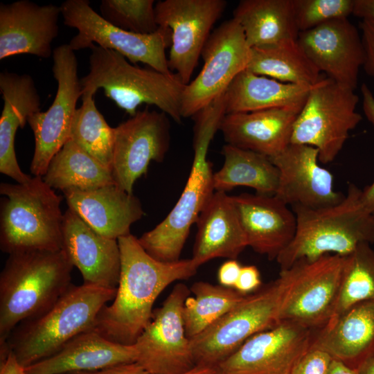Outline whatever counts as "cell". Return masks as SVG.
I'll return each mask as SVG.
<instances>
[{"label": "cell", "mask_w": 374, "mask_h": 374, "mask_svg": "<svg viewBox=\"0 0 374 374\" xmlns=\"http://www.w3.org/2000/svg\"><path fill=\"white\" fill-rule=\"evenodd\" d=\"M223 93L193 116L194 158L186 186L166 218L138 238L147 253L159 261L172 262L180 260L191 226L196 223L215 193L213 173L207 153L226 114Z\"/></svg>", "instance_id": "2"}, {"label": "cell", "mask_w": 374, "mask_h": 374, "mask_svg": "<svg viewBox=\"0 0 374 374\" xmlns=\"http://www.w3.org/2000/svg\"><path fill=\"white\" fill-rule=\"evenodd\" d=\"M0 374H26L25 369L17 362L15 356L10 352L6 358L1 361Z\"/></svg>", "instance_id": "45"}, {"label": "cell", "mask_w": 374, "mask_h": 374, "mask_svg": "<svg viewBox=\"0 0 374 374\" xmlns=\"http://www.w3.org/2000/svg\"><path fill=\"white\" fill-rule=\"evenodd\" d=\"M215 374H220L218 372H217Z\"/></svg>", "instance_id": "51"}, {"label": "cell", "mask_w": 374, "mask_h": 374, "mask_svg": "<svg viewBox=\"0 0 374 374\" xmlns=\"http://www.w3.org/2000/svg\"><path fill=\"white\" fill-rule=\"evenodd\" d=\"M52 57V71L57 83L55 98L47 111L28 118L35 138L30 166L33 176L44 175L51 159L69 139L77 102L82 95L75 51L65 44L56 47Z\"/></svg>", "instance_id": "11"}, {"label": "cell", "mask_w": 374, "mask_h": 374, "mask_svg": "<svg viewBox=\"0 0 374 374\" xmlns=\"http://www.w3.org/2000/svg\"><path fill=\"white\" fill-rule=\"evenodd\" d=\"M296 274V264L280 270L276 280L247 294L210 327L190 339L195 366L217 368L247 339L277 325Z\"/></svg>", "instance_id": "7"}, {"label": "cell", "mask_w": 374, "mask_h": 374, "mask_svg": "<svg viewBox=\"0 0 374 374\" xmlns=\"http://www.w3.org/2000/svg\"><path fill=\"white\" fill-rule=\"evenodd\" d=\"M328 374H359L357 369L333 359Z\"/></svg>", "instance_id": "47"}, {"label": "cell", "mask_w": 374, "mask_h": 374, "mask_svg": "<svg viewBox=\"0 0 374 374\" xmlns=\"http://www.w3.org/2000/svg\"><path fill=\"white\" fill-rule=\"evenodd\" d=\"M247 246L276 260L292 241L296 218L292 208L274 195L232 196Z\"/></svg>", "instance_id": "22"}, {"label": "cell", "mask_w": 374, "mask_h": 374, "mask_svg": "<svg viewBox=\"0 0 374 374\" xmlns=\"http://www.w3.org/2000/svg\"><path fill=\"white\" fill-rule=\"evenodd\" d=\"M116 291L71 285L45 312L20 323L0 348L12 352L24 368L49 357L76 335L92 330L100 310L114 299Z\"/></svg>", "instance_id": "5"}, {"label": "cell", "mask_w": 374, "mask_h": 374, "mask_svg": "<svg viewBox=\"0 0 374 374\" xmlns=\"http://www.w3.org/2000/svg\"><path fill=\"white\" fill-rule=\"evenodd\" d=\"M291 208L296 215V231L276 259L280 270L299 260L312 261L325 255L346 256L362 244L374 243V215L363 202L362 190L353 184L336 204Z\"/></svg>", "instance_id": "4"}, {"label": "cell", "mask_w": 374, "mask_h": 374, "mask_svg": "<svg viewBox=\"0 0 374 374\" xmlns=\"http://www.w3.org/2000/svg\"><path fill=\"white\" fill-rule=\"evenodd\" d=\"M242 267L237 260H228L221 265L217 271V280L220 285L233 288Z\"/></svg>", "instance_id": "42"}, {"label": "cell", "mask_w": 374, "mask_h": 374, "mask_svg": "<svg viewBox=\"0 0 374 374\" xmlns=\"http://www.w3.org/2000/svg\"><path fill=\"white\" fill-rule=\"evenodd\" d=\"M68 374H150L136 362L123 364L92 371H74Z\"/></svg>", "instance_id": "43"}, {"label": "cell", "mask_w": 374, "mask_h": 374, "mask_svg": "<svg viewBox=\"0 0 374 374\" xmlns=\"http://www.w3.org/2000/svg\"><path fill=\"white\" fill-rule=\"evenodd\" d=\"M89 71L80 79L82 92L95 94L99 89L130 116L140 105L157 107L177 123H181V102L186 84L172 73L130 63L120 53L93 44L89 47Z\"/></svg>", "instance_id": "6"}, {"label": "cell", "mask_w": 374, "mask_h": 374, "mask_svg": "<svg viewBox=\"0 0 374 374\" xmlns=\"http://www.w3.org/2000/svg\"><path fill=\"white\" fill-rule=\"evenodd\" d=\"M269 159L278 171L274 196L290 207L319 208L344 199V195L334 188L332 174L320 165L317 148L290 143Z\"/></svg>", "instance_id": "18"}, {"label": "cell", "mask_w": 374, "mask_h": 374, "mask_svg": "<svg viewBox=\"0 0 374 374\" xmlns=\"http://www.w3.org/2000/svg\"><path fill=\"white\" fill-rule=\"evenodd\" d=\"M201 56L204 66L182 93V118L193 116L226 91L234 78L247 69L251 48L240 25L232 18L211 33Z\"/></svg>", "instance_id": "12"}, {"label": "cell", "mask_w": 374, "mask_h": 374, "mask_svg": "<svg viewBox=\"0 0 374 374\" xmlns=\"http://www.w3.org/2000/svg\"><path fill=\"white\" fill-rule=\"evenodd\" d=\"M359 28L365 53L362 68L368 75L374 78V24L362 20Z\"/></svg>", "instance_id": "40"}, {"label": "cell", "mask_w": 374, "mask_h": 374, "mask_svg": "<svg viewBox=\"0 0 374 374\" xmlns=\"http://www.w3.org/2000/svg\"><path fill=\"white\" fill-rule=\"evenodd\" d=\"M362 196L365 206L374 215V181L362 190Z\"/></svg>", "instance_id": "48"}, {"label": "cell", "mask_w": 374, "mask_h": 374, "mask_svg": "<svg viewBox=\"0 0 374 374\" xmlns=\"http://www.w3.org/2000/svg\"><path fill=\"white\" fill-rule=\"evenodd\" d=\"M374 300V249L364 243L345 256L340 294L330 321L353 305Z\"/></svg>", "instance_id": "36"}, {"label": "cell", "mask_w": 374, "mask_h": 374, "mask_svg": "<svg viewBox=\"0 0 374 374\" xmlns=\"http://www.w3.org/2000/svg\"><path fill=\"white\" fill-rule=\"evenodd\" d=\"M226 4L224 0H163L155 3L159 26L172 33L169 68L183 84L190 82L211 30Z\"/></svg>", "instance_id": "14"}, {"label": "cell", "mask_w": 374, "mask_h": 374, "mask_svg": "<svg viewBox=\"0 0 374 374\" xmlns=\"http://www.w3.org/2000/svg\"><path fill=\"white\" fill-rule=\"evenodd\" d=\"M190 292L177 283L134 344L136 362L150 374H184L196 366L183 318Z\"/></svg>", "instance_id": "13"}, {"label": "cell", "mask_w": 374, "mask_h": 374, "mask_svg": "<svg viewBox=\"0 0 374 374\" xmlns=\"http://www.w3.org/2000/svg\"><path fill=\"white\" fill-rule=\"evenodd\" d=\"M261 285L260 274L254 265L242 266L234 289L247 295L258 290Z\"/></svg>", "instance_id": "41"}, {"label": "cell", "mask_w": 374, "mask_h": 374, "mask_svg": "<svg viewBox=\"0 0 374 374\" xmlns=\"http://www.w3.org/2000/svg\"><path fill=\"white\" fill-rule=\"evenodd\" d=\"M51 188L91 189L115 184L112 170L69 139L51 159L42 177Z\"/></svg>", "instance_id": "33"}, {"label": "cell", "mask_w": 374, "mask_h": 374, "mask_svg": "<svg viewBox=\"0 0 374 374\" xmlns=\"http://www.w3.org/2000/svg\"><path fill=\"white\" fill-rule=\"evenodd\" d=\"M0 249L58 251L62 248V197L42 177L24 184L1 183Z\"/></svg>", "instance_id": "8"}, {"label": "cell", "mask_w": 374, "mask_h": 374, "mask_svg": "<svg viewBox=\"0 0 374 374\" xmlns=\"http://www.w3.org/2000/svg\"><path fill=\"white\" fill-rule=\"evenodd\" d=\"M0 91L3 100L0 118V172L17 183H26L32 177L19 167L15 139L18 128H23L30 116L41 111L40 96L33 78L26 73H1Z\"/></svg>", "instance_id": "25"}, {"label": "cell", "mask_w": 374, "mask_h": 374, "mask_svg": "<svg viewBox=\"0 0 374 374\" xmlns=\"http://www.w3.org/2000/svg\"><path fill=\"white\" fill-rule=\"evenodd\" d=\"M191 258L199 267L216 258L236 260L247 247L232 196L215 191L200 213Z\"/></svg>", "instance_id": "28"}, {"label": "cell", "mask_w": 374, "mask_h": 374, "mask_svg": "<svg viewBox=\"0 0 374 374\" xmlns=\"http://www.w3.org/2000/svg\"><path fill=\"white\" fill-rule=\"evenodd\" d=\"M247 69L279 82L312 86L321 72L309 59L297 40L251 48Z\"/></svg>", "instance_id": "32"}, {"label": "cell", "mask_w": 374, "mask_h": 374, "mask_svg": "<svg viewBox=\"0 0 374 374\" xmlns=\"http://www.w3.org/2000/svg\"><path fill=\"white\" fill-rule=\"evenodd\" d=\"M190 290L194 297L186 299L183 309L184 328L188 339L207 329L247 296L234 288L204 281L195 283Z\"/></svg>", "instance_id": "34"}, {"label": "cell", "mask_w": 374, "mask_h": 374, "mask_svg": "<svg viewBox=\"0 0 374 374\" xmlns=\"http://www.w3.org/2000/svg\"><path fill=\"white\" fill-rule=\"evenodd\" d=\"M373 356H374V355H373Z\"/></svg>", "instance_id": "52"}, {"label": "cell", "mask_w": 374, "mask_h": 374, "mask_svg": "<svg viewBox=\"0 0 374 374\" xmlns=\"http://www.w3.org/2000/svg\"><path fill=\"white\" fill-rule=\"evenodd\" d=\"M297 42L320 72L355 90L365 53L362 36L348 18L336 19L300 32Z\"/></svg>", "instance_id": "19"}, {"label": "cell", "mask_w": 374, "mask_h": 374, "mask_svg": "<svg viewBox=\"0 0 374 374\" xmlns=\"http://www.w3.org/2000/svg\"><path fill=\"white\" fill-rule=\"evenodd\" d=\"M93 94L83 93L73 116L70 138L77 145L112 170L114 127L97 109Z\"/></svg>", "instance_id": "35"}, {"label": "cell", "mask_w": 374, "mask_h": 374, "mask_svg": "<svg viewBox=\"0 0 374 374\" xmlns=\"http://www.w3.org/2000/svg\"><path fill=\"white\" fill-rule=\"evenodd\" d=\"M121 274L114 302L104 305L93 329L107 339L133 345L152 318L159 294L177 280L193 277L199 266L192 259L166 262L152 257L132 234L118 239Z\"/></svg>", "instance_id": "1"}, {"label": "cell", "mask_w": 374, "mask_h": 374, "mask_svg": "<svg viewBox=\"0 0 374 374\" xmlns=\"http://www.w3.org/2000/svg\"><path fill=\"white\" fill-rule=\"evenodd\" d=\"M317 330L312 347L357 369L374 355V300L353 305Z\"/></svg>", "instance_id": "27"}, {"label": "cell", "mask_w": 374, "mask_h": 374, "mask_svg": "<svg viewBox=\"0 0 374 374\" xmlns=\"http://www.w3.org/2000/svg\"><path fill=\"white\" fill-rule=\"evenodd\" d=\"M363 109L368 120L374 125V96L366 84L361 87Z\"/></svg>", "instance_id": "46"}, {"label": "cell", "mask_w": 374, "mask_h": 374, "mask_svg": "<svg viewBox=\"0 0 374 374\" xmlns=\"http://www.w3.org/2000/svg\"><path fill=\"white\" fill-rule=\"evenodd\" d=\"M73 267L62 249L8 254L0 274V345L20 323L45 312L69 290Z\"/></svg>", "instance_id": "3"}, {"label": "cell", "mask_w": 374, "mask_h": 374, "mask_svg": "<svg viewBox=\"0 0 374 374\" xmlns=\"http://www.w3.org/2000/svg\"><path fill=\"white\" fill-rule=\"evenodd\" d=\"M84 284L117 288L121 274L118 240L96 232L68 208L64 213L62 248Z\"/></svg>", "instance_id": "21"}, {"label": "cell", "mask_w": 374, "mask_h": 374, "mask_svg": "<svg viewBox=\"0 0 374 374\" xmlns=\"http://www.w3.org/2000/svg\"><path fill=\"white\" fill-rule=\"evenodd\" d=\"M170 123L163 112L138 111L114 127L112 174L119 188L132 194L151 161H161L169 148Z\"/></svg>", "instance_id": "16"}, {"label": "cell", "mask_w": 374, "mask_h": 374, "mask_svg": "<svg viewBox=\"0 0 374 374\" xmlns=\"http://www.w3.org/2000/svg\"><path fill=\"white\" fill-rule=\"evenodd\" d=\"M315 330L280 321L247 339L217 368L220 374H290L312 346Z\"/></svg>", "instance_id": "17"}, {"label": "cell", "mask_w": 374, "mask_h": 374, "mask_svg": "<svg viewBox=\"0 0 374 374\" xmlns=\"http://www.w3.org/2000/svg\"><path fill=\"white\" fill-rule=\"evenodd\" d=\"M303 106L226 114L219 130L227 144L271 158L291 143L294 124Z\"/></svg>", "instance_id": "24"}, {"label": "cell", "mask_w": 374, "mask_h": 374, "mask_svg": "<svg viewBox=\"0 0 374 374\" xmlns=\"http://www.w3.org/2000/svg\"><path fill=\"white\" fill-rule=\"evenodd\" d=\"M355 90L326 78L314 84L293 127L291 143L312 146L323 164L333 161L362 120Z\"/></svg>", "instance_id": "9"}, {"label": "cell", "mask_w": 374, "mask_h": 374, "mask_svg": "<svg viewBox=\"0 0 374 374\" xmlns=\"http://www.w3.org/2000/svg\"><path fill=\"white\" fill-rule=\"evenodd\" d=\"M60 6L28 0L0 4V60L30 54L48 59L59 33Z\"/></svg>", "instance_id": "20"}, {"label": "cell", "mask_w": 374, "mask_h": 374, "mask_svg": "<svg viewBox=\"0 0 374 374\" xmlns=\"http://www.w3.org/2000/svg\"><path fill=\"white\" fill-rule=\"evenodd\" d=\"M353 15L374 24V0H354Z\"/></svg>", "instance_id": "44"}, {"label": "cell", "mask_w": 374, "mask_h": 374, "mask_svg": "<svg viewBox=\"0 0 374 374\" xmlns=\"http://www.w3.org/2000/svg\"><path fill=\"white\" fill-rule=\"evenodd\" d=\"M100 10L106 21L127 31L148 35L159 28L154 0H103Z\"/></svg>", "instance_id": "37"}, {"label": "cell", "mask_w": 374, "mask_h": 374, "mask_svg": "<svg viewBox=\"0 0 374 374\" xmlns=\"http://www.w3.org/2000/svg\"><path fill=\"white\" fill-rule=\"evenodd\" d=\"M217 368L210 367L195 366L191 371L184 374H215Z\"/></svg>", "instance_id": "50"}, {"label": "cell", "mask_w": 374, "mask_h": 374, "mask_svg": "<svg viewBox=\"0 0 374 374\" xmlns=\"http://www.w3.org/2000/svg\"><path fill=\"white\" fill-rule=\"evenodd\" d=\"M293 3L300 33L333 19L348 18L353 14L354 0H293Z\"/></svg>", "instance_id": "38"}, {"label": "cell", "mask_w": 374, "mask_h": 374, "mask_svg": "<svg viewBox=\"0 0 374 374\" xmlns=\"http://www.w3.org/2000/svg\"><path fill=\"white\" fill-rule=\"evenodd\" d=\"M312 86L284 83L245 69L224 91L226 114L303 105Z\"/></svg>", "instance_id": "30"}, {"label": "cell", "mask_w": 374, "mask_h": 374, "mask_svg": "<svg viewBox=\"0 0 374 374\" xmlns=\"http://www.w3.org/2000/svg\"><path fill=\"white\" fill-rule=\"evenodd\" d=\"M233 18L251 48L296 41L299 34L293 0H242Z\"/></svg>", "instance_id": "29"}, {"label": "cell", "mask_w": 374, "mask_h": 374, "mask_svg": "<svg viewBox=\"0 0 374 374\" xmlns=\"http://www.w3.org/2000/svg\"><path fill=\"white\" fill-rule=\"evenodd\" d=\"M345 256L325 255L299 260L296 280L285 301L280 321L299 323L313 330L332 317L341 291Z\"/></svg>", "instance_id": "15"}, {"label": "cell", "mask_w": 374, "mask_h": 374, "mask_svg": "<svg viewBox=\"0 0 374 374\" xmlns=\"http://www.w3.org/2000/svg\"><path fill=\"white\" fill-rule=\"evenodd\" d=\"M134 345L112 342L93 330L82 332L52 356L24 368L26 374H68L136 362Z\"/></svg>", "instance_id": "26"}, {"label": "cell", "mask_w": 374, "mask_h": 374, "mask_svg": "<svg viewBox=\"0 0 374 374\" xmlns=\"http://www.w3.org/2000/svg\"><path fill=\"white\" fill-rule=\"evenodd\" d=\"M64 24L77 29L69 45L74 51L87 48L93 44L114 51L130 63L145 64L166 75L172 73L166 50L171 45V31L159 27L152 34L141 35L125 30L106 21L90 6L88 0H66L60 5Z\"/></svg>", "instance_id": "10"}, {"label": "cell", "mask_w": 374, "mask_h": 374, "mask_svg": "<svg viewBox=\"0 0 374 374\" xmlns=\"http://www.w3.org/2000/svg\"><path fill=\"white\" fill-rule=\"evenodd\" d=\"M359 374H374V356L364 360L357 368Z\"/></svg>", "instance_id": "49"}, {"label": "cell", "mask_w": 374, "mask_h": 374, "mask_svg": "<svg viewBox=\"0 0 374 374\" xmlns=\"http://www.w3.org/2000/svg\"><path fill=\"white\" fill-rule=\"evenodd\" d=\"M62 192L69 208L107 238L118 240L130 234L132 224L144 215L139 199L115 184Z\"/></svg>", "instance_id": "23"}, {"label": "cell", "mask_w": 374, "mask_h": 374, "mask_svg": "<svg viewBox=\"0 0 374 374\" xmlns=\"http://www.w3.org/2000/svg\"><path fill=\"white\" fill-rule=\"evenodd\" d=\"M332 360V357L325 350L311 346L290 374H328Z\"/></svg>", "instance_id": "39"}, {"label": "cell", "mask_w": 374, "mask_h": 374, "mask_svg": "<svg viewBox=\"0 0 374 374\" xmlns=\"http://www.w3.org/2000/svg\"><path fill=\"white\" fill-rule=\"evenodd\" d=\"M222 154L223 166L213 173L215 191L226 193L235 187L246 186L258 195H275L278 171L269 157L229 144L223 146Z\"/></svg>", "instance_id": "31"}]
</instances>
